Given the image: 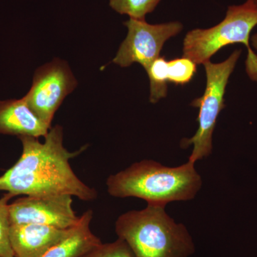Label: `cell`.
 Returning a JSON list of instances; mask_svg holds the SVG:
<instances>
[{
    "label": "cell",
    "mask_w": 257,
    "mask_h": 257,
    "mask_svg": "<svg viewBox=\"0 0 257 257\" xmlns=\"http://www.w3.org/2000/svg\"><path fill=\"white\" fill-rule=\"evenodd\" d=\"M41 143L34 137L19 138L23 152L18 162L0 176V191L12 197L18 195L48 196L69 194L89 202L97 197V192L81 181L71 167L75 152L64 146L63 127H51Z\"/></svg>",
    "instance_id": "6da1fadb"
},
{
    "label": "cell",
    "mask_w": 257,
    "mask_h": 257,
    "mask_svg": "<svg viewBox=\"0 0 257 257\" xmlns=\"http://www.w3.org/2000/svg\"><path fill=\"white\" fill-rule=\"evenodd\" d=\"M194 165L190 161L175 167L152 160L135 162L108 177L107 192L114 197H136L147 204L162 207L172 202L192 200L202 186Z\"/></svg>",
    "instance_id": "7a4b0ae2"
},
{
    "label": "cell",
    "mask_w": 257,
    "mask_h": 257,
    "mask_svg": "<svg viewBox=\"0 0 257 257\" xmlns=\"http://www.w3.org/2000/svg\"><path fill=\"white\" fill-rule=\"evenodd\" d=\"M115 231L135 257H189L195 252L188 229L162 206L147 204L124 213L116 219Z\"/></svg>",
    "instance_id": "3957f363"
},
{
    "label": "cell",
    "mask_w": 257,
    "mask_h": 257,
    "mask_svg": "<svg viewBox=\"0 0 257 257\" xmlns=\"http://www.w3.org/2000/svg\"><path fill=\"white\" fill-rule=\"evenodd\" d=\"M257 25V8L246 0L228 8L220 23L209 29H195L187 34L183 42V57L197 64H204L223 47L243 44L248 50L246 71L257 82V55L250 46L251 33Z\"/></svg>",
    "instance_id": "277c9868"
},
{
    "label": "cell",
    "mask_w": 257,
    "mask_h": 257,
    "mask_svg": "<svg viewBox=\"0 0 257 257\" xmlns=\"http://www.w3.org/2000/svg\"><path fill=\"white\" fill-rule=\"evenodd\" d=\"M241 54V50H236L220 63H212L209 60L203 64L207 77L205 91L201 97L191 103V105L199 109L197 118L199 128L192 138L183 139L180 143L182 149L193 145L189 157V161L193 163L209 157L212 152L213 133L218 116L225 107L226 87Z\"/></svg>",
    "instance_id": "5b68a950"
},
{
    "label": "cell",
    "mask_w": 257,
    "mask_h": 257,
    "mask_svg": "<svg viewBox=\"0 0 257 257\" xmlns=\"http://www.w3.org/2000/svg\"><path fill=\"white\" fill-rule=\"evenodd\" d=\"M77 86L68 63L55 58L35 71L32 87L24 99L31 110L52 127L56 111Z\"/></svg>",
    "instance_id": "8992f818"
},
{
    "label": "cell",
    "mask_w": 257,
    "mask_h": 257,
    "mask_svg": "<svg viewBox=\"0 0 257 257\" xmlns=\"http://www.w3.org/2000/svg\"><path fill=\"white\" fill-rule=\"evenodd\" d=\"M124 25L128 28L127 36L120 45L113 63L121 67L138 63L146 71L160 57L165 42L183 29L179 22L150 25L145 20L134 18H130Z\"/></svg>",
    "instance_id": "52a82bcc"
},
{
    "label": "cell",
    "mask_w": 257,
    "mask_h": 257,
    "mask_svg": "<svg viewBox=\"0 0 257 257\" xmlns=\"http://www.w3.org/2000/svg\"><path fill=\"white\" fill-rule=\"evenodd\" d=\"M10 224H37L67 229L78 224L69 194L26 196L10 204Z\"/></svg>",
    "instance_id": "ba28073f"
},
{
    "label": "cell",
    "mask_w": 257,
    "mask_h": 257,
    "mask_svg": "<svg viewBox=\"0 0 257 257\" xmlns=\"http://www.w3.org/2000/svg\"><path fill=\"white\" fill-rule=\"evenodd\" d=\"M71 229L37 224L11 225L10 239L15 257H42L63 239Z\"/></svg>",
    "instance_id": "9c48e42d"
},
{
    "label": "cell",
    "mask_w": 257,
    "mask_h": 257,
    "mask_svg": "<svg viewBox=\"0 0 257 257\" xmlns=\"http://www.w3.org/2000/svg\"><path fill=\"white\" fill-rule=\"evenodd\" d=\"M50 128L31 110L24 97L0 100V135L45 138Z\"/></svg>",
    "instance_id": "30bf717a"
},
{
    "label": "cell",
    "mask_w": 257,
    "mask_h": 257,
    "mask_svg": "<svg viewBox=\"0 0 257 257\" xmlns=\"http://www.w3.org/2000/svg\"><path fill=\"white\" fill-rule=\"evenodd\" d=\"M92 217L93 211L91 209L83 213L78 224L42 257H82L100 244V239L91 231Z\"/></svg>",
    "instance_id": "8fae6325"
},
{
    "label": "cell",
    "mask_w": 257,
    "mask_h": 257,
    "mask_svg": "<svg viewBox=\"0 0 257 257\" xmlns=\"http://www.w3.org/2000/svg\"><path fill=\"white\" fill-rule=\"evenodd\" d=\"M167 63L165 57L154 61L147 72L150 82V102L155 104L167 95Z\"/></svg>",
    "instance_id": "7c38bea8"
},
{
    "label": "cell",
    "mask_w": 257,
    "mask_h": 257,
    "mask_svg": "<svg viewBox=\"0 0 257 257\" xmlns=\"http://www.w3.org/2000/svg\"><path fill=\"white\" fill-rule=\"evenodd\" d=\"M161 0H109V5L116 13L127 15L130 18L145 20V16L151 13Z\"/></svg>",
    "instance_id": "4fadbf2b"
},
{
    "label": "cell",
    "mask_w": 257,
    "mask_h": 257,
    "mask_svg": "<svg viewBox=\"0 0 257 257\" xmlns=\"http://www.w3.org/2000/svg\"><path fill=\"white\" fill-rule=\"evenodd\" d=\"M197 72V64L185 57L168 61L167 80L175 85L184 86L194 78Z\"/></svg>",
    "instance_id": "5bb4252c"
},
{
    "label": "cell",
    "mask_w": 257,
    "mask_h": 257,
    "mask_svg": "<svg viewBox=\"0 0 257 257\" xmlns=\"http://www.w3.org/2000/svg\"><path fill=\"white\" fill-rule=\"evenodd\" d=\"M12 198L6 193L0 199V257H15L10 239L9 201Z\"/></svg>",
    "instance_id": "9a60e30c"
},
{
    "label": "cell",
    "mask_w": 257,
    "mask_h": 257,
    "mask_svg": "<svg viewBox=\"0 0 257 257\" xmlns=\"http://www.w3.org/2000/svg\"><path fill=\"white\" fill-rule=\"evenodd\" d=\"M82 257H135V255L127 243L118 238L114 242H101Z\"/></svg>",
    "instance_id": "2e32d148"
},
{
    "label": "cell",
    "mask_w": 257,
    "mask_h": 257,
    "mask_svg": "<svg viewBox=\"0 0 257 257\" xmlns=\"http://www.w3.org/2000/svg\"><path fill=\"white\" fill-rule=\"evenodd\" d=\"M251 45L255 50H257V34L251 37Z\"/></svg>",
    "instance_id": "e0dca14e"
},
{
    "label": "cell",
    "mask_w": 257,
    "mask_h": 257,
    "mask_svg": "<svg viewBox=\"0 0 257 257\" xmlns=\"http://www.w3.org/2000/svg\"><path fill=\"white\" fill-rule=\"evenodd\" d=\"M248 1L251 2V3L257 8V0H248Z\"/></svg>",
    "instance_id": "ac0fdd59"
}]
</instances>
